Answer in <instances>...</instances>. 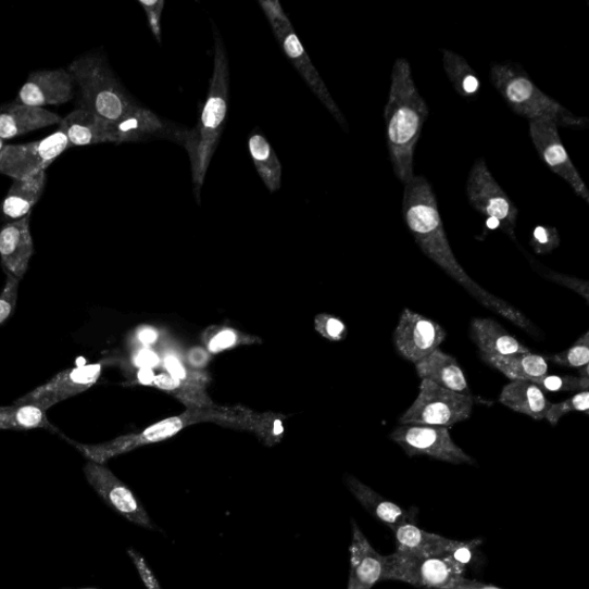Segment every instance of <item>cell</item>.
Returning a JSON list of instances; mask_svg holds the SVG:
<instances>
[{
	"label": "cell",
	"mask_w": 589,
	"mask_h": 589,
	"mask_svg": "<svg viewBox=\"0 0 589 589\" xmlns=\"http://www.w3.org/2000/svg\"><path fill=\"white\" fill-rule=\"evenodd\" d=\"M403 218L416 243L430 261L442 268L481 305L500 314L535 336L537 327L518 309L490 293L471 279L451 249L434 188L422 175L404 185Z\"/></svg>",
	"instance_id": "obj_1"
},
{
	"label": "cell",
	"mask_w": 589,
	"mask_h": 589,
	"mask_svg": "<svg viewBox=\"0 0 589 589\" xmlns=\"http://www.w3.org/2000/svg\"><path fill=\"white\" fill-rule=\"evenodd\" d=\"M427 115V104L412 77L410 64L406 59L400 58L391 72L385 121L390 162L403 185L415 176V148Z\"/></svg>",
	"instance_id": "obj_2"
},
{
	"label": "cell",
	"mask_w": 589,
	"mask_h": 589,
	"mask_svg": "<svg viewBox=\"0 0 589 589\" xmlns=\"http://www.w3.org/2000/svg\"><path fill=\"white\" fill-rule=\"evenodd\" d=\"M214 67L209 95L198 128L191 129L187 148L191 165V179L196 201L201 203V190L226 126L229 104V63L225 45L214 29Z\"/></svg>",
	"instance_id": "obj_3"
},
{
	"label": "cell",
	"mask_w": 589,
	"mask_h": 589,
	"mask_svg": "<svg viewBox=\"0 0 589 589\" xmlns=\"http://www.w3.org/2000/svg\"><path fill=\"white\" fill-rule=\"evenodd\" d=\"M246 408H188L184 414L155 423L140 434H131L101 444H82L66 439L90 462L105 464L108 461L129 453L137 448L165 441L185 428L201 423H217L240 428Z\"/></svg>",
	"instance_id": "obj_4"
},
{
	"label": "cell",
	"mask_w": 589,
	"mask_h": 589,
	"mask_svg": "<svg viewBox=\"0 0 589 589\" xmlns=\"http://www.w3.org/2000/svg\"><path fill=\"white\" fill-rule=\"evenodd\" d=\"M67 71L77 89L78 109L86 110L109 124L124 120L141 106L117 82L102 55H83L76 59Z\"/></svg>",
	"instance_id": "obj_5"
},
{
	"label": "cell",
	"mask_w": 589,
	"mask_h": 589,
	"mask_svg": "<svg viewBox=\"0 0 589 589\" xmlns=\"http://www.w3.org/2000/svg\"><path fill=\"white\" fill-rule=\"evenodd\" d=\"M490 82L510 109L529 122L547 121L559 128L586 129L589 120L541 91L519 64H496L490 70Z\"/></svg>",
	"instance_id": "obj_6"
},
{
	"label": "cell",
	"mask_w": 589,
	"mask_h": 589,
	"mask_svg": "<svg viewBox=\"0 0 589 589\" xmlns=\"http://www.w3.org/2000/svg\"><path fill=\"white\" fill-rule=\"evenodd\" d=\"M260 5L274 36L278 39L293 67L298 70L305 84L318 97V100L334 116V120L339 123L343 130L348 131L349 127L342 111L333 100L319 72L313 66L281 4L278 0H260Z\"/></svg>",
	"instance_id": "obj_7"
},
{
	"label": "cell",
	"mask_w": 589,
	"mask_h": 589,
	"mask_svg": "<svg viewBox=\"0 0 589 589\" xmlns=\"http://www.w3.org/2000/svg\"><path fill=\"white\" fill-rule=\"evenodd\" d=\"M475 399L422 380L419 394L400 417L401 425L453 427L473 415Z\"/></svg>",
	"instance_id": "obj_8"
},
{
	"label": "cell",
	"mask_w": 589,
	"mask_h": 589,
	"mask_svg": "<svg viewBox=\"0 0 589 589\" xmlns=\"http://www.w3.org/2000/svg\"><path fill=\"white\" fill-rule=\"evenodd\" d=\"M466 193L469 204L485 215L487 222L496 223L498 229L517 242L518 209L494 179L483 159L469 171Z\"/></svg>",
	"instance_id": "obj_9"
},
{
	"label": "cell",
	"mask_w": 589,
	"mask_h": 589,
	"mask_svg": "<svg viewBox=\"0 0 589 589\" xmlns=\"http://www.w3.org/2000/svg\"><path fill=\"white\" fill-rule=\"evenodd\" d=\"M385 557L381 581L398 580L421 588L448 589L465 575V572L447 556L418 557L397 551Z\"/></svg>",
	"instance_id": "obj_10"
},
{
	"label": "cell",
	"mask_w": 589,
	"mask_h": 589,
	"mask_svg": "<svg viewBox=\"0 0 589 589\" xmlns=\"http://www.w3.org/2000/svg\"><path fill=\"white\" fill-rule=\"evenodd\" d=\"M70 149L63 125L45 139L17 146H9L0 152V174L16 181L35 178Z\"/></svg>",
	"instance_id": "obj_11"
},
{
	"label": "cell",
	"mask_w": 589,
	"mask_h": 589,
	"mask_svg": "<svg viewBox=\"0 0 589 589\" xmlns=\"http://www.w3.org/2000/svg\"><path fill=\"white\" fill-rule=\"evenodd\" d=\"M389 439L399 444L409 458L427 456L455 465L476 464V461L455 443L446 427L401 425L391 431Z\"/></svg>",
	"instance_id": "obj_12"
},
{
	"label": "cell",
	"mask_w": 589,
	"mask_h": 589,
	"mask_svg": "<svg viewBox=\"0 0 589 589\" xmlns=\"http://www.w3.org/2000/svg\"><path fill=\"white\" fill-rule=\"evenodd\" d=\"M84 473L89 485L117 515L136 525L156 529L143 504L131 490L105 466V464L88 462Z\"/></svg>",
	"instance_id": "obj_13"
},
{
	"label": "cell",
	"mask_w": 589,
	"mask_h": 589,
	"mask_svg": "<svg viewBox=\"0 0 589 589\" xmlns=\"http://www.w3.org/2000/svg\"><path fill=\"white\" fill-rule=\"evenodd\" d=\"M446 338L447 333L441 325L408 308L403 310L392 336L399 355L415 365L439 349Z\"/></svg>",
	"instance_id": "obj_14"
},
{
	"label": "cell",
	"mask_w": 589,
	"mask_h": 589,
	"mask_svg": "<svg viewBox=\"0 0 589 589\" xmlns=\"http://www.w3.org/2000/svg\"><path fill=\"white\" fill-rule=\"evenodd\" d=\"M108 361L83 365L58 373L47 384L37 387L14 402V404H30L43 411L66 401L91 388L102 376Z\"/></svg>",
	"instance_id": "obj_15"
},
{
	"label": "cell",
	"mask_w": 589,
	"mask_h": 589,
	"mask_svg": "<svg viewBox=\"0 0 589 589\" xmlns=\"http://www.w3.org/2000/svg\"><path fill=\"white\" fill-rule=\"evenodd\" d=\"M109 133L112 143L115 145L166 139L187 149L191 140V130L162 120L142 105L125 116L124 120L109 124Z\"/></svg>",
	"instance_id": "obj_16"
},
{
	"label": "cell",
	"mask_w": 589,
	"mask_h": 589,
	"mask_svg": "<svg viewBox=\"0 0 589 589\" xmlns=\"http://www.w3.org/2000/svg\"><path fill=\"white\" fill-rule=\"evenodd\" d=\"M559 127L547 121L529 122V135L541 161L589 204V190L564 148Z\"/></svg>",
	"instance_id": "obj_17"
},
{
	"label": "cell",
	"mask_w": 589,
	"mask_h": 589,
	"mask_svg": "<svg viewBox=\"0 0 589 589\" xmlns=\"http://www.w3.org/2000/svg\"><path fill=\"white\" fill-rule=\"evenodd\" d=\"M74 96L75 86L68 71H38L29 75L14 103L45 109L66 104Z\"/></svg>",
	"instance_id": "obj_18"
},
{
	"label": "cell",
	"mask_w": 589,
	"mask_h": 589,
	"mask_svg": "<svg viewBox=\"0 0 589 589\" xmlns=\"http://www.w3.org/2000/svg\"><path fill=\"white\" fill-rule=\"evenodd\" d=\"M34 254L30 214L0 228V263L7 276L22 281Z\"/></svg>",
	"instance_id": "obj_19"
},
{
	"label": "cell",
	"mask_w": 589,
	"mask_h": 589,
	"mask_svg": "<svg viewBox=\"0 0 589 589\" xmlns=\"http://www.w3.org/2000/svg\"><path fill=\"white\" fill-rule=\"evenodd\" d=\"M350 575L347 589H371L381 581L386 557L371 546L362 529L352 521Z\"/></svg>",
	"instance_id": "obj_20"
},
{
	"label": "cell",
	"mask_w": 589,
	"mask_h": 589,
	"mask_svg": "<svg viewBox=\"0 0 589 589\" xmlns=\"http://www.w3.org/2000/svg\"><path fill=\"white\" fill-rule=\"evenodd\" d=\"M62 117L42 108L12 103L0 109V139L12 140L35 130L61 125Z\"/></svg>",
	"instance_id": "obj_21"
},
{
	"label": "cell",
	"mask_w": 589,
	"mask_h": 589,
	"mask_svg": "<svg viewBox=\"0 0 589 589\" xmlns=\"http://www.w3.org/2000/svg\"><path fill=\"white\" fill-rule=\"evenodd\" d=\"M469 338L479 349V355L504 358L531 352L492 318H474Z\"/></svg>",
	"instance_id": "obj_22"
},
{
	"label": "cell",
	"mask_w": 589,
	"mask_h": 589,
	"mask_svg": "<svg viewBox=\"0 0 589 589\" xmlns=\"http://www.w3.org/2000/svg\"><path fill=\"white\" fill-rule=\"evenodd\" d=\"M415 366L422 380L431 381L462 396H471L467 380L459 362L440 348Z\"/></svg>",
	"instance_id": "obj_23"
},
{
	"label": "cell",
	"mask_w": 589,
	"mask_h": 589,
	"mask_svg": "<svg viewBox=\"0 0 589 589\" xmlns=\"http://www.w3.org/2000/svg\"><path fill=\"white\" fill-rule=\"evenodd\" d=\"M392 532L399 552L418 557H443L462 542L426 532L414 524H404Z\"/></svg>",
	"instance_id": "obj_24"
},
{
	"label": "cell",
	"mask_w": 589,
	"mask_h": 589,
	"mask_svg": "<svg viewBox=\"0 0 589 589\" xmlns=\"http://www.w3.org/2000/svg\"><path fill=\"white\" fill-rule=\"evenodd\" d=\"M346 484L352 496L358 499L367 512L390 527L392 531H396L398 527L404 524H412L411 522L415 521V517L404 512L400 505L385 499L358 478L347 476Z\"/></svg>",
	"instance_id": "obj_25"
},
{
	"label": "cell",
	"mask_w": 589,
	"mask_h": 589,
	"mask_svg": "<svg viewBox=\"0 0 589 589\" xmlns=\"http://www.w3.org/2000/svg\"><path fill=\"white\" fill-rule=\"evenodd\" d=\"M47 183V172L39 173L29 180H14L0 209V220L12 223L27 217L41 200Z\"/></svg>",
	"instance_id": "obj_26"
},
{
	"label": "cell",
	"mask_w": 589,
	"mask_h": 589,
	"mask_svg": "<svg viewBox=\"0 0 589 589\" xmlns=\"http://www.w3.org/2000/svg\"><path fill=\"white\" fill-rule=\"evenodd\" d=\"M499 402L535 421H543L548 409L552 405L541 388L526 380H515L505 385Z\"/></svg>",
	"instance_id": "obj_27"
},
{
	"label": "cell",
	"mask_w": 589,
	"mask_h": 589,
	"mask_svg": "<svg viewBox=\"0 0 589 589\" xmlns=\"http://www.w3.org/2000/svg\"><path fill=\"white\" fill-rule=\"evenodd\" d=\"M61 125L66 130L70 148L112 143L109 123L86 110L76 109Z\"/></svg>",
	"instance_id": "obj_28"
},
{
	"label": "cell",
	"mask_w": 589,
	"mask_h": 589,
	"mask_svg": "<svg viewBox=\"0 0 589 589\" xmlns=\"http://www.w3.org/2000/svg\"><path fill=\"white\" fill-rule=\"evenodd\" d=\"M479 356L485 364L499 369L507 379L512 381L540 378L548 375V362L546 358L535 355V353L531 352L504 358L487 355Z\"/></svg>",
	"instance_id": "obj_29"
},
{
	"label": "cell",
	"mask_w": 589,
	"mask_h": 589,
	"mask_svg": "<svg viewBox=\"0 0 589 589\" xmlns=\"http://www.w3.org/2000/svg\"><path fill=\"white\" fill-rule=\"evenodd\" d=\"M249 151L268 191H278L283 184V165L266 137L261 133H252L249 137Z\"/></svg>",
	"instance_id": "obj_30"
},
{
	"label": "cell",
	"mask_w": 589,
	"mask_h": 589,
	"mask_svg": "<svg viewBox=\"0 0 589 589\" xmlns=\"http://www.w3.org/2000/svg\"><path fill=\"white\" fill-rule=\"evenodd\" d=\"M45 428L61 435L50 422L46 411L30 404L0 406V430H28Z\"/></svg>",
	"instance_id": "obj_31"
},
{
	"label": "cell",
	"mask_w": 589,
	"mask_h": 589,
	"mask_svg": "<svg viewBox=\"0 0 589 589\" xmlns=\"http://www.w3.org/2000/svg\"><path fill=\"white\" fill-rule=\"evenodd\" d=\"M442 64L449 82L463 97H476L481 88L477 73L465 59L447 49L442 50Z\"/></svg>",
	"instance_id": "obj_32"
},
{
	"label": "cell",
	"mask_w": 589,
	"mask_h": 589,
	"mask_svg": "<svg viewBox=\"0 0 589 589\" xmlns=\"http://www.w3.org/2000/svg\"><path fill=\"white\" fill-rule=\"evenodd\" d=\"M284 416L264 412L256 414L247 409L240 428L251 430L268 447L280 443L285 436Z\"/></svg>",
	"instance_id": "obj_33"
},
{
	"label": "cell",
	"mask_w": 589,
	"mask_h": 589,
	"mask_svg": "<svg viewBox=\"0 0 589 589\" xmlns=\"http://www.w3.org/2000/svg\"><path fill=\"white\" fill-rule=\"evenodd\" d=\"M153 385L156 388L168 392V394L174 397L176 400L181 401L188 408L208 409L217 406L209 398L206 390L187 387L179 380L165 375V373H162L160 376H155Z\"/></svg>",
	"instance_id": "obj_34"
},
{
	"label": "cell",
	"mask_w": 589,
	"mask_h": 589,
	"mask_svg": "<svg viewBox=\"0 0 589 589\" xmlns=\"http://www.w3.org/2000/svg\"><path fill=\"white\" fill-rule=\"evenodd\" d=\"M164 366L168 372V376L179 380L187 387L195 389L206 390L209 385V377L205 373L199 371L188 369L183 364L178 356L173 355L172 352H166L164 356Z\"/></svg>",
	"instance_id": "obj_35"
},
{
	"label": "cell",
	"mask_w": 589,
	"mask_h": 589,
	"mask_svg": "<svg viewBox=\"0 0 589 589\" xmlns=\"http://www.w3.org/2000/svg\"><path fill=\"white\" fill-rule=\"evenodd\" d=\"M562 367L581 368L589 363V331H586L573 347L552 356H544Z\"/></svg>",
	"instance_id": "obj_36"
},
{
	"label": "cell",
	"mask_w": 589,
	"mask_h": 589,
	"mask_svg": "<svg viewBox=\"0 0 589 589\" xmlns=\"http://www.w3.org/2000/svg\"><path fill=\"white\" fill-rule=\"evenodd\" d=\"M572 412H584V414H589V391L584 390L577 392L576 396L572 397L560 403H552L551 408L548 409L546 414V421L549 424L555 426L567 414Z\"/></svg>",
	"instance_id": "obj_37"
},
{
	"label": "cell",
	"mask_w": 589,
	"mask_h": 589,
	"mask_svg": "<svg viewBox=\"0 0 589 589\" xmlns=\"http://www.w3.org/2000/svg\"><path fill=\"white\" fill-rule=\"evenodd\" d=\"M526 381L532 383L542 390L548 391H584L589 389V379L574 376H551L546 375L540 378H529Z\"/></svg>",
	"instance_id": "obj_38"
},
{
	"label": "cell",
	"mask_w": 589,
	"mask_h": 589,
	"mask_svg": "<svg viewBox=\"0 0 589 589\" xmlns=\"http://www.w3.org/2000/svg\"><path fill=\"white\" fill-rule=\"evenodd\" d=\"M531 265L540 274V276H542L547 280L576 291L580 294V297L584 298L587 303H589V284L587 280H580L578 278L565 276V274L549 270L532 260Z\"/></svg>",
	"instance_id": "obj_39"
},
{
	"label": "cell",
	"mask_w": 589,
	"mask_h": 589,
	"mask_svg": "<svg viewBox=\"0 0 589 589\" xmlns=\"http://www.w3.org/2000/svg\"><path fill=\"white\" fill-rule=\"evenodd\" d=\"M254 339L230 327L220 328L212 334L208 342V349L211 353L221 352L226 349L237 347L243 343H253Z\"/></svg>",
	"instance_id": "obj_40"
},
{
	"label": "cell",
	"mask_w": 589,
	"mask_h": 589,
	"mask_svg": "<svg viewBox=\"0 0 589 589\" xmlns=\"http://www.w3.org/2000/svg\"><path fill=\"white\" fill-rule=\"evenodd\" d=\"M532 249L538 254L552 253L561 246V238L555 227L537 226L529 240Z\"/></svg>",
	"instance_id": "obj_41"
},
{
	"label": "cell",
	"mask_w": 589,
	"mask_h": 589,
	"mask_svg": "<svg viewBox=\"0 0 589 589\" xmlns=\"http://www.w3.org/2000/svg\"><path fill=\"white\" fill-rule=\"evenodd\" d=\"M314 327L323 338L329 341L338 342L347 338L348 330L344 323L330 314H319L314 319Z\"/></svg>",
	"instance_id": "obj_42"
},
{
	"label": "cell",
	"mask_w": 589,
	"mask_h": 589,
	"mask_svg": "<svg viewBox=\"0 0 589 589\" xmlns=\"http://www.w3.org/2000/svg\"><path fill=\"white\" fill-rule=\"evenodd\" d=\"M20 281L8 276L5 287L0 293V325L8 321L15 309Z\"/></svg>",
	"instance_id": "obj_43"
},
{
	"label": "cell",
	"mask_w": 589,
	"mask_h": 589,
	"mask_svg": "<svg viewBox=\"0 0 589 589\" xmlns=\"http://www.w3.org/2000/svg\"><path fill=\"white\" fill-rule=\"evenodd\" d=\"M145 9L149 27L159 43H162V14L164 10V0H140Z\"/></svg>",
	"instance_id": "obj_44"
},
{
	"label": "cell",
	"mask_w": 589,
	"mask_h": 589,
	"mask_svg": "<svg viewBox=\"0 0 589 589\" xmlns=\"http://www.w3.org/2000/svg\"><path fill=\"white\" fill-rule=\"evenodd\" d=\"M481 540L475 539L471 541H462L461 544L454 549L453 552H450L448 555H446L451 562H453L456 566L462 568V571H466V565L473 561L477 548L480 546Z\"/></svg>",
	"instance_id": "obj_45"
},
{
	"label": "cell",
	"mask_w": 589,
	"mask_h": 589,
	"mask_svg": "<svg viewBox=\"0 0 589 589\" xmlns=\"http://www.w3.org/2000/svg\"><path fill=\"white\" fill-rule=\"evenodd\" d=\"M128 555L147 589H163L142 555L134 551V549H128Z\"/></svg>",
	"instance_id": "obj_46"
},
{
	"label": "cell",
	"mask_w": 589,
	"mask_h": 589,
	"mask_svg": "<svg viewBox=\"0 0 589 589\" xmlns=\"http://www.w3.org/2000/svg\"><path fill=\"white\" fill-rule=\"evenodd\" d=\"M161 363V359L159 355H156L155 352H153L150 349H143L139 353H137L135 358V365L139 366L140 368H153L155 366H159Z\"/></svg>",
	"instance_id": "obj_47"
},
{
	"label": "cell",
	"mask_w": 589,
	"mask_h": 589,
	"mask_svg": "<svg viewBox=\"0 0 589 589\" xmlns=\"http://www.w3.org/2000/svg\"><path fill=\"white\" fill-rule=\"evenodd\" d=\"M448 589H502L493 585H486L476 580L461 578L451 585Z\"/></svg>",
	"instance_id": "obj_48"
},
{
	"label": "cell",
	"mask_w": 589,
	"mask_h": 589,
	"mask_svg": "<svg viewBox=\"0 0 589 589\" xmlns=\"http://www.w3.org/2000/svg\"><path fill=\"white\" fill-rule=\"evenodd\" d=\"M139 340L146 344V346H149V344H152L156 341V339H159V334H156V331L152 328H143L139 331Z\"/></svg>",
	"instance_id": "obj_49"
},
{
	"label": "cell",
	"mask_w": 589,
	"mask_h": 589,
	"mask_svg": "<svg viewBox=\"0 0 589 589\" xmlns=\"http://www.w3.org/2000/svg\"><path fill=\"white\" fill-rule=\"evenodd\" d=\"M137 379H139L142 385H153L155 379L153 369L140 368L139 373H137Z\"/></svg>",
	"instance_id": "obj_50"
},
{
	"label": "cell",
	"mask_w": 589,
	"mask_h": 589,
	"mask_svg": "<svg viewBox=\"0 0 589 589\" xmlns=\"http://www.w3.org/2000/svg\"><path fill=\"white\" fill-rule=\"evenodd\" d=\"M201 358L202 359H205L208 358L206 353L201 350V349H195L190 355H189V361L191 362V365H195V366H201V365H205L202 361H201Z\"/></svg>",
	"instance_id": "obj_51"
},
{
	"label": "cell",
	"mask_w": 589,
	"mask_h": 589,
	"mask_svg": "<svg viewBox=\"0 0 589 589\" xmlns=\"http://www.w3.org/2000/svg\"><path fill=\"white\" fill-rule=\"evenodd\" d=\"M579 377L580 378H585V379H589V369H588V365L579 368Z\"/></svg>",
	"instance_id": "obj_52"
},
{
	"label": "cell",
	"mask_w": 589,
	"mask_h": 589,
	"mask_svg": "<svg viewBox=\"0 0 589 589\" xmlns=\"http://www.w3.org/2000/svg\"><path fill=\"white\" fill-rule=\"evenodd\" d=\"M4 148H5L4 141L0 139V152H2Z\"/></svg>",
	"instance_id": "obj_53"
},
{
	"label": "cell",
	"mask_w": 589,
	"mask_h": 589,
	"mask_svg": "<svg viewBox=\"0 0 589 589\" xmlns=\"http://www.w3.org/2000/svg\"><path fill=\"white\" fill-rule=\"evenodd\" d=\"M62 589H73V588H62ZM76 589H96V588H76Z\"/></svg>",
	"instance_id": "obj_54"
}]
</instances>
